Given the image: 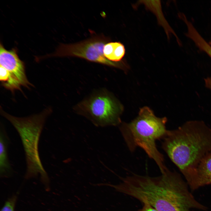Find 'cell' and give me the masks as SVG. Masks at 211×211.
Here are the masks:
<instances>
[{"instance_id": "cell-2", "label": "cell", "mask_w": 211, "mask_h": 211, "mask_svg": "<svg viewBox=\"0 0 211 211\" xmlns=\"http://www.w3.org/2000/svg\"><path fill=\"white\" fill-rule=\"evenodd\" d=\"M162 139V149L191 190L200 188L197 169L203 158L211 152V129L202 121H189L177 129L167 130Z\"/></svg>"}, {"instance_id": "cell-13", "label": "cell", "mask_w": 211, "mask_h": 211, "mask_svg": "<svg viewBox=\"0 0 211 211\" xmlns=\"http://www.w3.org/2000/svg\"><path fill=\"white\" fill-rule=\"evenodd\" d=\"M142 207L138 211H158L149 203L145 202L143 203Z\"/></svg>"}, {"instance_id": "cell-7", "label": "cell", "mask_w": 211, "mask_h": 211, "mask_svg": "<svg viewBox=\"0 0 211 211\" xmlns=\"http://www.w3.org/2000/svg\"><path fill=\"white\" fill-rule=\"evenodd\" d=\"M0 64L9 74L8 81L3 84L5 88L13 91L21 89V86L28 87L32 85L26 76L24 63L19 59L16 50H7L1 43Z\"/></svg>"}, {"instance_id": "cell-1", "label": "cell", "mask_w": 211, "mask_h": 211, "mask_svg": "<svg viewBox=\"0 0 211 211\" xmlns=\"http://www.w3.org/2000/svg\"><path fill=\"white\" fill-rule=\"evenodd\" d=\"M121 180L118 184H108V186L142 203H149L158 211L207 209L195 199L180 175L168 169L157 177L133 174Z\"/></svg>"}, {"instance_id": "cell-12", "label": "cell", "mask_w": 211, "mask_h": 211, "mask_svg": "<svg viewBox=\"0 0 211 211\" xmlns=\"http://www.w3.org/2000/svg\"><path fill=\"white\" fill-rule=\"evenodd\" d=\"M9 77V74L7 70L4 67L0 66V80L2 82V84L7 81Z\"/></svg>"}, {"instance_id": "cell-11", "label": "cell", "mask_w": 211, "mask_h": 211, "mask_svg": "<svg viewBox=\"0 0 211 211\" xmlns=\"http://www.w3.org/2000/svg\"><path fill=\"white\" fill-rule=\"evenodd\" d=\"M190 38L200 50L206 52L211 58V46L197 31L192 33Z\"/></svg>"}, {"instance_id": "cell-10", "label": "cell", "mask_w": 211, "mask_h": 211, "mask_svg": "<svg viewBox=\"0 0 211 211\" xmlns=\"http://www.w3.org/2000/svg\"><path fill=\"white\" fill-rule=\"evenodd\" d=\"M103 52L105 57L109 60L119 62L125 55V49L124 45L119 42H109L105 45Z\"/></svg>"}, {"instance_id": "cell-9", "label": "cell", "mask_w": 211, "mask_h": 211, "mask_svg": "<svg viewBox=\"0 0 211 211\" xmlns=\"http://www.w3.org/2000/svg\"><path fill=\"white\" fill-rule=\"evenodd\" d=\"M197 172L200 187L211 184V152L202 159Z\"/></svg>"}, {"instance_id": "cell-8", "label": "cell", "mask_w": 211, "mask_h": 211, "mask_svg": "<svg viewBox=\"0 0 211 211\" xmlns=\"http://www.w3.org/2000/svg\"><path fill=\"white\" fill-rule=\"evenodd\" d=\"M9 139L3 126L0 131V174L2 177H8L12 174V169L9 162L8 147Z\"/></svg>"}, {"instance_id": "cell-6", "label": "cell", "mask_w": 211, "mask_h": 211, "mask_svg": "<svg viewBox=\"0 0 211 211\" xmlns=\"http://www.w3.org/2000/svg\"><path fill=\"white\" fill-rule=\"evenodd\" d=\"M110 41L109 38L103 35L94 36L79 42L62 44L52 56L77 57L110 67L122 68V63L112 62L104 55V46Z\"/></svg>"}, {"instance_id": "cell-3", "label": "cell", "mask_w": 211, "mask_h": 211, "mask_svg": "<svg viewBox=\"0 0 211 211\" xmlns=\"http://www.w3.org/2000/svg\"><path fill=\"white\" fill-rule=\"evenodd\" d=\"M165 117H157L148 107L142 108L138 115L129 123L123 122L120 130L129 150L134 151L138 147L143 149L155 162L161 173L167 168L163 155L157 149V140L163 139L167 130Z\"/></svg>"}, {"instance_id": "cell-15", "label": "cell", "mask_w": 211, "mask_h": 211, "mask_svg": "<svg viewBox=\"0 0 211 211\" xmlns=\"http://www.w3.org/2000/svg\"><path fill=\"white\" fill-rule=\"evenodd\" d=\"M1 211H14V210L13 208L7 207L2 209Z\"/></svg>"}, {"instance_id": "cell-14", "label": "cell", "mask_w": 211, "mask_h": 211, "mask_svg": "<svg viewBox=\"0 0 211 211\" xmlns=\"http://www.w3.org/2000/svg\"><path fill=\"white\" fill-rule=\"evenodd\" d=\"M205 81L206 86L211 90V77L205 79Z\"/></svg>"}, {"instance_id": "cell-4", "label": "cell", "mask_w": 211, "mask_h": 211, "mask_svg": "<svg viewBox=\"0 0 211 211\" xmlns=\"http://www.w3.org/2000/svg\"><path fill=\"white\" fill-rule=\"evenodd\" d=\"M51 110L46 109L37 114L26 117H18L3 111L2 115L16 130L21 137L24 150L26 164V179L40 176L47 189L49 179L41 161L38 152L40 135Z\"/></svg>"}, {"instance_id": "cell-5", "label": "cell", "mask_w": 211, "mask_h": 211, "mask_svg": "<svg viewBox=\"0 0 211 211\" xmlns=\"http://www.w3.org/2000/svg\"><path fill=\"white\" fill-rule=\"evenodd\" d=\"M122 108L113 94L103 89L93 92L74 108L77 114L101 127L120 125Z\"/></svg>"}]
</instances>
